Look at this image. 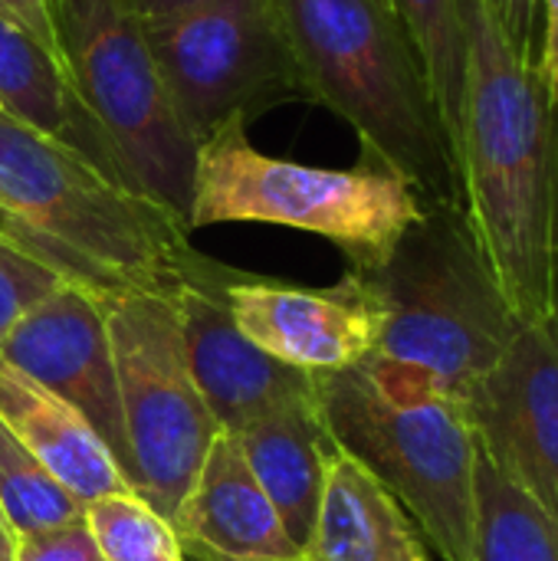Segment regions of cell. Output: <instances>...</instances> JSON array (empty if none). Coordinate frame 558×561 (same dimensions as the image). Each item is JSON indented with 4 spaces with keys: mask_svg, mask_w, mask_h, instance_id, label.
<instances>
[{
    "mask_svg": "<svg viewBox=\"0 0 558 561\" xmlns=\"http://www.w3.org/2000/svg\"><path fill=\"white\" fill-rule=\"evenodd\" d=\"M82 516L105 561H187L174 526L135 490L102 496Z\"/></svg>",
    "mask_w": 558,
    "mask_h": 561,
    "instance_id": "cell-21",
    "label": "cell"
},
{
    "mask_svg": "<svg viewBox=\"0 0 558 561\" xmlns=\"http://www.w3.org/2000/svg\"><path fill=\"white\" fill-rule=\"evenodd\" d=\"M0 112H3V108H0Z\"/></svg>",
    "mask_w": 558,
    "mask_h": 561,
    "instance_id": "cell-32",
    "label": "cell"
},
{
    "mask_svg": "<svg viewBox=\"0 0 558 561\" xmlns=\"http://www.w3.org/2000/svg\"><path fill=\"white\" fill-rule=\"evenodd\" d=\"M368 276L385 302L372 355L408 365L467 401L523 322L497 289L460 207L424 204L421 220Z\"/></svg>",
    "mask_w": 558,
    "mask_h": 561,
    "instance_id": "cell-6",
    "label": "cell"
},
{
    "mask_svg": "<svg viewBox=\"0 0 558 561\" xmlns=\"http://www.w3.org/2000/svg\"><path fill=\"white\" fill-rule=\"evenodd\" d=\"M309 102L345 118L362 154L405 178L424 204L464 210L454 141L424 66L385 0H273Z\"/></svg>",
    "mask_w": 558,
    "mask_h": 561,
    "instance_id": "cell-3",
    "label": "cell"
},
{
    "mask_svg": "<svg viewBox=\"0 0 558 561\" xmlns=\"http://www.w3.org/2000/svg\"><path fill=\"white\" fill-rule=\"evenodd\" d=\"M62 283L72 279L56 273L49 263L36 260L30 250H23L0 230V342L33 306H39Z\"/></svg>",
    "mask_w": 558,
    "mask_h": 561,
    "instance_id": "cell-22",
    "label": "cell"
},
{
    "mask_svg": "<svg viewBox=\"0 0 558 561\" xmlns=\"http://www.w3.org/2000/svg\"><path fill=\"white\" fill-rule=\"evenodd\" d=\"M0 421L13 437L76 496L86 510L89 503L128 493L132 483L112 460L99 434L69 404L43 391L26 375L0 362Z\"/></svg>",
    "mask_w": 558,
    "mask_h": 561,
    "instance_id": "cell-16",
    "label": "cell"
},
{
    "mask_svg": "<svg viewBox=\"0 0 558 561\" xmlns=\"http://www.w3.org/2000/svg\"><path fill=\"white\" fill-rule=\"evenodd\" d=\"M237 329L266 355L303 371H342L365 362L385 329V302L352 270L329 289L276 286L234 276L224 286Z\"/></svg>",
    "mask_w": 558,
    "mask_h": 561,
    "instance_id": "cell-12",
    "label": "cell"
},
{
    "mask_svg": "<svg viewBox=\"0 0 558 561\" xmlns=\"http://www.w3.org/2000/svg\"><path fill=\"white\" fill-rule=\"evenodd\" d=\"M464 214L513 316L558 312V85L513 53L487 0H460Z\"/></svg>",
    "mask_w": 558,
    "mask_h": 561,
    "instance_id": "cell-1",
    "label": "cell"
},
{
    "mask_svg": "<svg viewBox=\"0 0 558 561\" xmlns=\"http://www.w3.org/2000/svg\"><path fill=\"white\" fill-rule=\"evenodd\" d=\"M234 437L283 529L299 549H306L322 506L329 463L339 454L319 398L280 408Z\"/></svg>",
    "mask_w": 558,
    "mask_h": 561,
    "instance_id": "cell-15",
    "label": "cell"
},
{
    "mask_svg": "<svg viewBox=\"0 0 558 561\" xmlns=\"http://www.w3.org/2000/svg\"><path fill=\"white\" fill-rule=\"evenodd\" d=\"M184 546V559L191 561H240V559H227V556H217V552H210V549H201V546H194V542H181Z\"/></svg>",
    "mask_w": 558,
    "mask_h": 561,
    "instance_id": "cell-29",
    "label": "cell"
},
{
    "mask_svg": "<svg viewBox=\"0 0 558 561\" xmlns=\"http://www.w3.org/2000/svg\"><path fill=\"white\" fill-rule=\"evenodd\" d=\"M0 210H3V204H0ZM3 214H7V210H3Z\"/></svg>",
    "mask_w": 558,
    "mask_h": 561,
    "instance_id": "cell-30",
    "label": "cell"
},
{
    "mask_svg": "<svg viewBox=\"0 0 558 561\" xmlns=\"http://www.w3.org/2000/svg\"><path fill=\"white\" fill-rule=\"evenodd\" d=\"M303 561H431V556L398 500L339 447Z\"/></svg>",
    "mask_w": 558,
    "mask_h": 561,
    "instance_id": "cell-17",
    "label": "cell"
},
{
    "mask_svg": "<svg viewBox=\"0 0 558 561\" xmlns=\"http://www.w3.org/2000/svg\"><path fill=\"white\" fill-rule=\"evenodd\" d=\"M319 408L335 444L398 500L441 561L474 559L477 437L457 394L368 355L319 375Z\"/></svg>",
    "mask_w": 558,
    "mask_h": 561,
    "instance_id": "cell-4",
    "label": "cell"
},
{
    "mask_svg": "<svg viewBox=\"0 0 558 561\" xmlns=\"http://www.w3.org/2000/svg\"><path fill=\"white\" fill-rule=\"evenodd\" d=\"M0 204L66 279L102 296H178L220 270L191 247L181 214L7 112H0Z\"/></svg>",
    "mask_w": 558,
    "mask_h": 561,
    "instance_id": "cell-2",
    "label": "cell"
},
{
    "mask_svg": "<svg viewBox=\"0 0 558 561\" xmlns=\"http://www.w3.org/2000/svg\"><path fill=\"white\" fill-rule=\"evenodd\" d=\"M13 561H105L89 526L86 516L33 533V536H20L16 549H13Z\"/></svg>",
    "mask_w": 558,
    "mask_h": 561,
    "instance_id": "cell-23",
    "label": "cell"
},
{
    "mask_svg": "<svg viewBox=\"0 0 558 561\" xmlns=\"http://www.w3.org/2000/svg\"><path fill=\"white\" fill-rule=\"evenodd\" d=\"M102 306L132 454L128 480L171 523L220 427L194 385L174 296L112 293Z\"/></svg>",
    "mask_w": 558,
    "mask_h": 561,
    "instance_id": "cell-8",
    "label": "cell"
},
{
    "mask_svg": "<svg viewBox=\"0 0 558 561\" xmlns=\"http://www.w3.org/2000/svg\"><path fill=\"white\" fill-rule=\"evenodd\" d=\"M0 362L82 414L128 480L132 454L122 424L102 293L82 283H62L53 289L7 332L0 342Z\"/></svg>",
    "mask_w": 558,
    "mask_h": 561,
    "instance_id": "cell-11",
    "label": "cell"
},
{
    "mask_svg": "<svg viewBox=\"0 0 558 561\" xmlns=\"http://www.w3.org/2000/svg\"><path fill=\"white\" fill-rule=\"evenodd\" d=\"M148 49L184 131L201 145L224 122L306 99L273 0H207L145 23Z\"/></svg>",
    "mask_w": 558,
    "mask_h": 561,
    "instance_id": "cell-9",
    "label": "cell"
},
{
    "mask_svg": "<svg viewBox=\"0 0 558 561\" xmlns=\"http://www.w3.org/2000/svg\"><path fill=\"white\" fill-rule=\"evenodd\" d=\"M543 10V69L558 85V0H539Z\"/></svg>",
    "mask_w": 558,
    "mask_h": 561,
    "instance_id": "cell-26",
    "label": "cell"
},
{
    "mask_svg": "<svg viewBox=\"0 0 558 561\" xmlns=\"http://www.w3.org/2000/svg\"><path fill=\"white\" fill-rule=\"evenodd\" d=\"M0 510L10 529L33 536L82 516V506L0 421Z\"/></svg>",
    "mask_w": 558,
    "mask_h": 561,
    "instance_id": "cell-20",
    "label": "cell"
},
{
    "mask_svg": "<svg viewBox=\"0 0 558 561\" xmlns=\"http://www.w3.org/2000/svg\"><path fill=\"white\" fill-rule=\"evenodd\" d=\"M470 561H558V526L477 450V519Z\"/></svg>",
    "mask_w": 558,
    "mask_h": 561,
    "instance_id": "cell-18",
    "label": "cell"
},
{
    "mask_svg": "<svg viewBox=\"0 0 558 561\" xmlns=\"http://www.w3.org/2000/svg\"><path fill=\"white\" fill-rule=\"evenodd\" d=\"M181 542L240 561H303L234 434L220 431L171 519Z\"/></svg>",
    "mask_w": 558,
    "mask_h": 561,
    "instance_id": "cell-14",
    "label": "cell"
},
{
    "mask_svg": "<svg viewBox=\"0 0 558 561\" xmlns=\"http://www.w3.org/2000/svg\"><path fill=\"white\" fill-rule=\"evenodd\" d=\"M385 3H388V0H385ZM388 7H391V3H388Z\"/></svg>",
    "mask_w": 558,
    "mask_h": 561,
    "instance_id": "cell-31",
    "label": "cell"
},
{
    "mask_svg": "<svg viewBox=\"0 0 558 561\" xmlns=\"http://www.w3.org/2000/svg\"><path fill=\"white\" fill-rule=\"evenodd\" d=\"M13 549H16V533L10 529V523L0 510V561H13Z\"/></svg>",
    "mask_w": 558,
    "mask_h": 561,
    "instance_id": "cell-28",
    "label": "cell"
},
{
    "mask_svg": "<svg viewBox=\"0 0 558 561\" xmlns=\"http://www.w3.org/2000/svg\"><path fill=\"white\" fill-rule=\"evenodd\" d=\"M464 404L483 460L558 526V312L523 325Z\"/></svg>",
    "mask_w": 558,
    "mask_h": 561,
    "instance_id": "cell-10",
    "label": "cell"
},
{
    "mask_svg": "<svg viewBox=\"0 0 558 561\" xmlns=\"http://www.w3.org/2000/svg\"><path fill=\"white\" fill-rule=\"evenodd\" d=\"M135 16L141 23H151V20H161V16H171V13H181V10H191L197 3H207V0H128Z\"/></svg>",
    "mask_w": 558,
    "mask_h": 561,
    "instance_id": "cell-27",
    "label": "cell"
},
{
    "mask_svg": "<svg viewBox=\"0 0 558 561\" xmlns=\"http://www.w3.org/2000/svg\"><path fill=\"white\" fill-rule=\"evenodd\" d=\"M230 279L234 273L220 266L210 279L181 289L174 302L194 385L217 427L240 434L280 408L319 398V375L266 355L237 329L224 296Z\"/></svg>",
    "mask_w": 558,
    "mask_h": 561,
    "instance_id": "cell-13",
    "label": "cell"
},
{
    "mask_svg": "<svg viewBox=\"0 0 558 561\" xmlns=\"http://www.w3.org/2000/svg\"><path fill=\"white\" fill-rule=\"evenodd\" d=\"M513 53L543 66V10L539 0H487Z\"/></svg>",
    "mask_w": 558,
    "mask_h": 561,
    "instance_id": "cell-24",
    "label": "cell"
},
{
    "mask_svg": "<svg viewBox=\"0 0 558 561\" xmlns=\"http://www.w3.org/2000/svg\"><path fill=\"white\" fill-rule=\"evenodd\" d=\"M0 16H7L30 39H36L53 59L62 62V56H59V30H56V16H53V0H0Z\"/></svg>",
    "mask_w": 558,
    "mask_h": 561,
    "instance_id": "cell-25",
    "label": "cell"
},
{
    "mask_svg": "<svg viewBox=\"0 0 558 561\" xmlns=\"http://www.w3.org/2000/svg\"><path fill=\"white\" fill-rule=\"evenodd\" d=\"M401 20L437 102V112L447 125V135L457 151L464 79H467V39L460 0H388Z\"/></svg>",
    "mask_w": 558,
    "mask_h": 561,
    "instance_id": "cell-19",
    "label": "cell"
},
{
    "mask_svg": "<svg viewBox=\"0 0 558 561\" xmlns=\"http://www.w3.org/2000/svg\"><path fill=\"white\" fill-rule=\"evenodd\" d=\"M418 191L375 158L355 168H312L263 154L243 118L197 145L187 227L273 224L332 240L352 270H378L421 220Z\"/></svg>",
    "mask_w": 558,
    "mask_h": 561,
    "instance_id": "cell-5",
    "label": "cell"
},
{
    "mask_svg": "<svg viewBox=\"0 0 558 561\" xmlns=\"http://www.w3.org/2000/svg\"><path fill=\"white\" fill-rule=\"evenodd\" d=\"M53 16L72 95L112 168L187 220L197 145L168 99L145 23L128 0H53Z\"/></svg>",
    "mask_w": 558,
    "mask_h": 561,
    "instance_id": "cell-7",
    "label": "cell"
}]
</instances>
